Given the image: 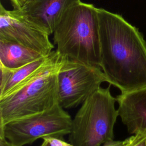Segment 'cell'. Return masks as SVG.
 <instances>
[{
	"instance_id": "cell-18",
	"label": "cell",
	"mask_w": 146,
	"mask_h": 146,
	"mask_svg": "<svg viewBox=\"0 0 146 146\" xmlns=\"http://www.w3.org/2000/svg\"><path fill=\"white\" fill-rule=\"evenodd\" d=\"M29 1V0H25V2H26L27 1Z\"/></svg>"
},
{
	"instance_id": "cell-11",
	"label": "cell",
	"mask_w": 146,
	"mask_h": 146,
	"mask_svg": "<svg viewBox=\"0 0 146 146\" xmlns=\"http://www.w3.org/2000/svg\"><path fill=\"white\" fill-rule=\"evenodd\" d=\"M47 56L42 57L15 69L10 68L8 81L5 86L0 90V99L8 95L31 79L44 65Z\"/></svg>"
},
{
	"instance_id": "cell-14",
	"label": "cell",
	"mask_w": 146,
	"mask_h": 146,
	"mask_svg": "<svg viewBox=\"0 0 146 146\" xmlns=\"http://www.w3.org/2000/svg\"><path fill=\"white\" fill-rule=\"evenodd\" d=\"M123 144V141L120 140H114L113 139L108 140L100 146H122Z\"/></svg>"
},
{
	"instance_id": "cell-4",
	"label": "cell",
	"mask_w": 146,
	"mask_h": 146,
	"mask_svg": "<svg viewBox=\"0 0 146 146\" xmlns=\"http://www.w3.org/2000/svg\"><path fill=\"white\" fill-rule=\"evenodd\" d=\"M110 86L100 87L82 104L72 121L69 143L75 146H100L113 139L119 114Z\"/></svg>"
},
{
	"instance_id": "cell-1",
	"label": "cell",
	"mask_w": 146,
	"mask_h": 146,
	"mask_svg": "<svg viewBox=\"0 0 146 146\" xmlns=\"http://www.w3.org/2000/svg\"><path fill=\"white\" fill-rule=\"evenodd\" d=\"M100 64L107 82L121 93L146 87V42L121 15L98 8Z\"/></svg>"
},
{
	"instance_id": "cell-13",
	"label": "cell",
	"mask_w": 146,
	"mask_h": 146,
	"mask_svg": "<svg viewBox=\"0 0 146 146\" xmlns=\"http://www.w3.org/2000/svg\"><path fill=\"white\" fill-rule=\"evenodd\" d=\"M43 140H47L50 146H75L70 143H67L63 139H60L53 137H44Z\"/></svg>"
},
{
	"instance_id": "cell-9",
	"label": "cell",
	"mask_w": 146,
	"mask_h": 146,
	"mask_svg": "<svg viewBox=\"0 0 146 146\" xmlns=\"http://www.w3.org/2000/svg\"><path fill=\"white\" fill-rule=\"evenodd\" d=\"M80 0H29L21 8L36 24L49 35L67 10Z\"/></svg>"
},
{
	"instance_id": "cell-3",
	"label": "cell",
	"mask_w": 146,
	"mask_h": 146,
	"mask_svg": "<svg viewBox=\"0 0 146 146\" xmlns=\"http://www.w3.org/2000/svg\"><path fill=\"white\" fill-rule=\"evenodd\" d=\"M63 60V56L53 50L31 79L0 99V125L43 112L58 104V74Z\"/></svg>"
},
{
	"instance_id": "cell-16",
	"label": "cell",
	"mask_w": 146,
	"mask_h": 146,
	"mask_svg": "<svg viewBox=\"0 0 146 146\" xmlns=\"http://www.w3.org/2000/svg\"><path fill=\"white\" fill-rule=\"evenodd\" d=\"M0 146H15V145L11 143L4 137L0 136Z\"/></svg>"
},
{
	"instance_id": "cell-10",
	"label": "cell",
	"mask_w": 146,
	"mask_h": 146,
	"mask_svg": "<svg viewBox=\"0 0 146 146\" xmlns=\"http://www.w3.org/2000/svg\"><path fill=\"white\" fill-rule=\"evenodd\" d=\"M44 56H46L19 44L0 40V64L5 67L15 69Z\"/></svg>"
},
{
	"instance_id": "cell-17",
	"label": "cell",
	"mask_w": 146,
	"mask_h": 146,
	"mask_svg": "<svg viewBox=\"0 0 146 146\" xmlns=\"http://www.w3.org/2000/svg\"><path fill=\"white\" fill-rule=\"evenodd\" d=\"M40 146H50V145L49 144L48 142L46 140H43V141L42 143V144H41Z\"/></svg>"
},
{
	"instance_id": "cell-7",
	"label": "cell",
	"mask_w": 146,
	"mask_h": 146,
	"mask_svg": "<svg viewBox=\"0 0 146 146\" xmlns=\"http://www.w3.org/2000/svg\"><path fill=\"white\" fill-rule=\"evenodd\" d=\"M50 35L19 9L0 5V40L14 42L48 56L54 48Z\"/></svg>"
},
{
	"instance_id": "cell-2",
	"label": "cell",
	"mask_w": 146,
	"mask_h": 146,
	"mask_svg": "<svg viewBox=\"0 0 146 146\" xmlns=\"http://www.w3.org/2000/svg\"><path fill=\"white\" fill-rule=\"evenodd\" d=\"M62 56L100 67V41L98 8L79 1L64 13L53 33Z\"/></svg>"
},
{
	"instance_id": "cell-15",
	"label": "cell",
	"mask_w": 146,
	"mask_h": 146,
	"mask_svg": "<svg viewBox=\"0 0 146 146\" xmlns=\"http://www.w3.org/2000/svg\"><path fill=\"white\" fill-rule=\"evenodd\" d=\"M14 9L21 8L25 3V0H9Z\"/></svg>"
},
{
	"instance_id": "cell-8",
	"label": "cell",
	"mask_w": 146,
	"mask_h": 146,
	"mask_svg": "<svg viewBox=\"0 0 146 146\" xmlns=\"http://www.w3.org/2000/svg\"><path fill=\"white\" fill-rule=\"evenodd\" d=\"M119 116L131 134L146 135V87L116 98Z\"/></svg>"
},
{
	"instance_id": "cell-12",
	"label": "cell",
	"mask_w": 146,
	"mask_h": 146,
	"mask_svg": "<svg viewBox=\"0 0 146 146\" xmlns=\"http://www.w3.org/2000/svg\"><path fill=\"white\" fill-rule=\"evenodd\" d=\"M122 146H146V135L134 134L124 140Z\"/></svg>"
},
{
	"instance_id": "cell-6",
	"label": "cell",
	"mask_w": 146,
	"mask_h": 146,
	"mask_svg": "<svg viewBox=\"0 0 146 146\" xmlns=\"http://www.w3.org/2000/svg\"><path fill=\"white\" fill-rule=\"evenodd\" d=\"M103 82L107 80L100 67L64 56L58 74V103L64 109L82 104Z\"/></svg>"
},
{
	"instance_id": "cell-5",
	"label": "cell",
	"mask_w": 146,
	"mask_h": 146,
	"mask_svg": "<svg viewBox=\"0 0 146 146\" xmlns=\"http://www.w3.org/2000/svg\"><path fill=\"white\" fill-rule=\"evenodd\" d=\"M72 119L59 103L52 108L0 125V136L15 146H24L39 138L63 139L69 135Z\"/></svg>"
}]
</instances>
